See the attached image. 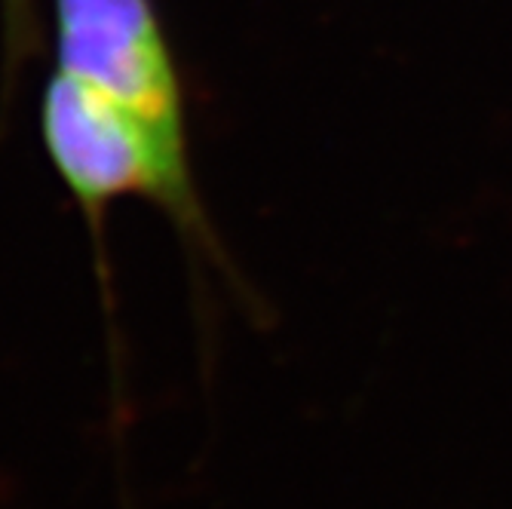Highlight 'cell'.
I'll return each instance as SVG.
<instances>
[{
    "label": "cell",
    "mask_w": 512,
    "mask_h": 509,
    "mask_svg": "<svg viewBox=\"0 0 512 509\" xmlns=\"http://www.w3.org/2000/svg\"><path fill=\"white\" fill-rule=\"evenodd\" d=\"M37 0H0V50H4V89L10 92L28 62L40 53Z\"/></svg>",
    "instance_id": "3"
},
{
    "label": "cell",
    "mask_w": 512,
    "mask_h": 509,
    "mask_svg": "<svg viewBox=\"0 0 512 509\" xmlns=\"http://www.w3.org/2000/svg\"><path fill=\"white\" fill-rule=\"evenodd\" d=\"M56 68L142 126L163 160L197 181L188 92L154 0H50Z\"/></svg>",
    "instance_id": "2"
},
{
    "label": "cell",
    "mask_w": 512,
    "mask_h": 509,
    "mask_svg": "<svg viewBox=\"0 0 512 509\" xmlns=\"http://www.w3.org/2000/svg\"><path fill=\"white\" fill-rule=\"evenodd\" d=\"M40 138L50 166L96 237L99 258L108 209L120 200H148L191 246L218 255L197 181L181 178L129 114L59 68L40 99Z\"/></svg>",
    "instance_id": "1"
}]
</instances>
